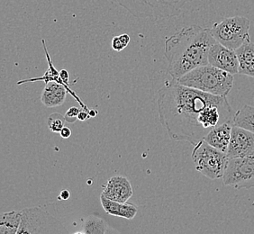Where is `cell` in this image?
<instances>
[{
    "label": "cell",
    "mask_w": 254,
    "mask_h": 234,
    "mask_svg": "<svg viewBox=\"0 0 254 234\" xmlns=\"http://www.w3.org/2000/svg\"><path fill=\"white\" fill-rule=\"evenodd\" d=\"M60 135L64 139H68L71 135V130L67 126H64V129L60 132Z\"/></svg>",
    "instance_id": "603a6c76"
},
{
    "label": "cell",
    "mask_w": 254,
    "mask_h": 234,
    "mask_svg": "<svg viewBox=\"0 0 254 234\" xmlns=\"http://www.w3.org/2000/svg\"><path fill=\"white\" fill-rule=\"evenodd\" d=\"M85 234L84 233H80V232H78V233H75V234Z\"/></svg>",
    "instance_id": "f1b7e54d"
},
{
    "label": "cell",
    "mask_w": 254,
    "mask_h": 234,
    "mask_svg": "<svg viewBox=\"0 0 254 234\" xmlns=\"http://www.w3.org/2000/svg\"><path fill=\"white\" fill-rule=\"evenodd\" d=\"M254 154V133L234 125L226 152L228 159H237Z\"/></svg>",
    "instance_id": "9c48e42d"
},
{
    "label": "cell",
    "mask_w": 254,
    "mask_h": 234,
    "mask_svg": "<svg viewBox=\"0 0 254 234\" xmlns=\"http://www.w3.org/2000/svg\"><path fill=\"white\" fill-rule=\"evenodd\" d=\"M69 196H70V194H69V192H68V190H63L60 193L58 199L64 201L68 200V198H69Z\"/></svg>",
    "instance_id": "d4e9b609"
},
{
    "label": "cell",
    "mask_w": 254,
    "mask_h": 234,
    "mask_svg": "<svg viewBox=\"0 0 254 234\" xmlns=\"http://www.w3.org/2000/svg\"><path fill=\"white\" fill-rule=\"evenodd\" d=\"M157 103L161 124L171 140L194 146L215 127L233 122L235 116L226 97L202 92L176 80L159 90Z\"/></svg>",
    "instance_id": "6da1fadb"
},
{
    "label": "cell",
    "mask_w": 254,
    "mask_h": 234,
    "mask_svg": "<svg viewBox=\"0 0 254 234\" xmlns=\"http://www.w3.org/2000/svg\"><path fill=\"white\" fill-rule=\"evenodd\" d=\"M88 113H89L90 117H95L97 116V111H96V110H89Z\"/></svg>",
    "instance_id": "83f0119b"
},
{
    "label": "cell",
    "mask_w": 254,
    "mask_h": 234,
    "mask_svg": "<svg viewBox=\"0 0 254 234\" xmlns=\"http://www.w3.org/2000/svg\"><path fill=\"white\" fill-rule=\"evenodd\" d=\"M108 227L105 220L96 215H89L84 222L82 230L85 234H105Z\"/></svg>",
    "instance_id": "d6986e66"
},
{
    "label": "cell",
    "mask_w": 254,
    "mask_h": 234,
    "mask_svg": "<svg viewBox=\"0 0 254 234\" xmlns=\"http://www.w3.org/2000/svg\"><path fill=\"white\" fill-rule=\"evenodd\" d=\"M68 89L62 84L57 82H48L45 84L44 90L41 96V101L46 108H58L64 105Z\"/></svg>",
    "instance_id": "7c38bea8"
},
{
    "label": "cell",
    "mask_w": 254,
    "mask_h": 234,
    "mask_svg": "<svg viewBox=\"0 0 254 234\" xmlns=\"http://www.w3.org/2000/svg\"><path fill=\"white\" fill-rule=\"evenodd\" d=\"M42 44H43V47H44V53H45V56H46V58H47V61H48V64H49L48 69L46 70V72L44 73L43 77H40V78H30V79H25V80H21L19 82H17V85L27 83V82H34V81H44L45 84L48 83V82H52V81H54V82L62 84V85H64L65 88L68 89V92L70 93V95H72L74 98H76V99L78 100V102L79 103L82 107H83L84 109H86L87 108L84 106L83 103L81 102V101H80V99L78 98V97L75 95V93L70 89L69 86H68L67 84L64 83V80L62 79L61 76H60L59 71H58V70L55 68V67H54L53 59H52L51 56H50L49 53H48V49H47L46 44H45V40H42Z\"/></svg>",
    "instance_id": "5bb4252c"
},
{
    "label": "cell",
    "mask_w": 254,
    "mask_h": 234,
    "mask_svg": "<svg viewBox=\"0 0 254 234\" xmlns=\"http://www.w3.org/2000/svg\"><path fill=\"white\" fill-rule=\"evenodd\" d=\"M89 117H90L89 113L87 112V111H80L79 115H78V120L83 122V121H86L87 119H88Z\"/></svg>",
    "instance_id": "484cf974"
},
{
    "label": "cell",
    "mask_w": 254,
    "mask_h": 234,
    "mask_svg": "<svg viewBox=\"0 0 254 234\" xmlns=\"http://www.w3.org/2000/svg\"><path fill=\"white\" fill-rule=\"evenodd\" d=\"M100 203L105 212L113 216L122 217L125 219L132 220L135 217L138 209L136 206L129 203H121L117 201L110 200L101 194Z\"/></svg>",
    "instance_id": "9a60e30c"
},
{
    "label": "cell",
    "mask_w": 254,
    "mask_h": 234,
    "mask_svg": "<svg viewBox=\"0 0 254 234\" xmlns=\"http://www.w3.org/2000/svg\"><path fill=\"white\" fill-rule=\"evenodd\" d=\"M233 126H234V122H225L219 126L215 127V129H213L205 137L204 140L216 150L226 153L229 146Z\"/></svg>",
    "instance_id": "4fadbf2b"
},
{
    "label": "cell",
    "mask_w": 254,
    "mask_h": 234,
    "mask_svg": "<svg viewBox=\"0 0 254 234\" xmlns=\"http://www.w3.org/2000/svg\"><path fill=\"white\" fill-rule=\"evenodd\" d=\"M105 234H122L118 230L114 229L112 227H108V231H107V233Z\"/></svg>",
    "instance_id": "4316f807"
},
{
    "label": "cell",
    "mask_w": 254,
    "mask_h": 234,
    "mask_svg": "<svg viewBox=\"0 0 254 234\" xmlns=\"http://www.w3.org/2000/svg\"><path fill=\"white\" fill-rule=\"evenodd\" d=\"M120 6L140 19H169L181 15L187 3L193 0H116Z\"/></svg>",
    "instance_id": "277c9868"
},
{
    "label": "cell",
    "mask_w": 254,
    "mask_h": 234,
    "mask_svg": "<svg viewBox=\"0 0 254 234\" xmlns=\"http://www.w3.org/2000/svg\"><path fill=\"white\" fill-rule=\"evenodd\" d=\"M65 117L59 113L52 114L47 119V125L50 131L53 132H61L65 126Z\"/></svg>",
    "instance_id": "ffe728a7"
},
{
    "label": "cell",
    "mask_w": 254,
    "mask_h": 234,
    "mask_svg": "<svg viewBox=\"0 0 254 234\" xmlns=\"http://www.w3.org/2000/svg\"><path fill=\"white\" fill-rule=\"evenodd\" d=\"M79 112H80V110L76 107L68 108V111L65 113V116H64L66 122H69V123H74L77 120H78Z\"/></svg>",
    "instance_id": "7402d4cb"
},
{
    "label": "cell",
    "mask_w": 254,
    "mask_h": 234,
    "mask_svg": "<svg viewBox=\"0 0 254 234\" xmlns=\"http://www.w3.org/2000/svg\"><path fill=\"white\" fill-rule=\"evenodd\" d=\"M22 221V210L10 211L0 216V234H17Z\"/></svg>",
    "instance_id": "e0dca14e"
},
{
    "label": "cell",
    "mask_w": 254,
    "mask_h": 234,
    "mask_svg": "<svg viewBox=\"0 0 254 234\" xmlns=\"http://www.w3.org/2000/svg\"><path fill=\"white\" fill-rule=\"evenodd\" d=\"M210 31L217 43L235 51L251 40L250 20L245 16L227 17L212 25Z\"/></svg>",
    "instance_id": "5b68a950"
},
{
    "label": "cell",
    "mask_w": 254,
    "mask_h": 234,
    "mask_svg": "<svg viewBox=\"0 0 254 234\" xmlns=\"http://www.w3.org/2000/svg\"><path fill=\"white\" fill-rule=\"evenodd\" d=\"M132 186L128 178L123 176H115L103 185L102 195L108 199L127 203L132 195Z\"/></svg>",
    "instance_id": "8fae6325"
},
{
    "label": "cell",
    "mask_w": 254,
    "mask_h": 234,
    "mask_svg": "<svg viewBox=\"0 0 254 234\" xmlns=\"http://www.w3.org/2000/svg\"><path fill=\"white\" fill-rule=\"evenodd\" d=\"M224 185L235 189H250L254 187V154L250 156L228 159Z\"/></svg>",
    "instance_id": "ba28073f"
},
{
    "label": "cell",
    "mask_w": 254,
    "mask_h": 234,
    "mask_svg": "<svg viewBox=\"0 0 254 234\" xmlns=\"http://www.w3.org/2000/svg\"><path fill=\"white\" fill-rule=\"evenodd\" d=\"M191 157L195 170L202 175L212 180L223 178L228 162L226 153L216 150L202 140L194 146Z\"/></svg>",
    "instance_id": "8992f818"
},
{
    "label": "cell",
    "mask_w": 254,
    "mask_h": 234,
    "mask_svg": "<svg viewBox=\"0 0 254 234\" xmlns=\"http://www.w3.org/2000/svg\"><path fill=\"white\" fill-rule=\"evenodd\" d=\"M60 76H61V78H62V79L64 80V83L67 84L68 86H69V84H68L69 75H68V71H67L66 69H62V70L60 71Z\"/></svg>",
    "instance_id": "cb8c5ba5"
},
{
    "label": "cell",
    "mask_w": 254,
    "mask_h": 234,
    "mask_svg": "<svg viewBox=\"0 0 254 234\" xmlns=\"http://www.w3.org/2000/svg\"><path fill=\"white\" fill-rule=\"evenodd\" d=\"M239 61L238 74L254 78V44L251 40L235 50Z\"/></svg>",
    "instance_id": "2e32d148"
},
{
    "label": "cell",
    "mask_w": 254,
    "mask_h": 234,
    "mask_svg": "<svg viewBox=\"0 0 254 234\" xmlns=\"http://www.w3.org/2000/svg\"><path fill=\"white\" fill-rule=\"evenodd\" d=\"M234 125L242 127L254 133V107L245 105L235 113L233 119Z\"/></svg>",
    "instance_id": "ac0fdd59"
},
{
    "label": "cell",
    "mask_w": 254,
    "mask_h": 234,
    "mask_svg": "<svg viewBox=\"0 0 254 234\" xmlns=\"http://www.w3.org/2000/svg\"><path fill=\"white\" fill-rule=\"evenodd\" d=\"M208 62L215 68L235 75L239 71V61L235 50L226 48L215 42L212 45L208 54Z\"/></svg>",
    "instance_id": "30bf717a"
},
{
    "label": "cell",
    "mask_w": 254,
    "mask_h": 234,
    "mask_svg": "<svg viewBox=\"0 0 254 234\" xmlns=\"http://www.w3.org/2000/svg\"><path fill=\"white\" fill-rule=\"evenodd\" d=\"M17 234H68L63 223L45 210L30 207L22 210Z\"/></svg>",
    "instance_id": "52a82bcc"
},
{
    "label": "cell",
    "mask_w": 254,
    "mask_h": 234,
    "mask_svg": "<svg viewBox=\"0 0 254 234\" xmlns=\"http://www.w3.org/2000/svg\"><path fill=\"white\" fill-rule=\"evenodd\" d=\"M131 38L127 34H121L114 37L111 43L113 50L116 52H122L123 50L126 49L127 45L130 44Z\"/></svg>",
    "instance_id": "44dd1931"
},
{
    "label": "cell",
    "mask_w": 254,
    "mask_h": 234,
    "mask_svg": "<svg viewBox=\"0 0 254 234\" xmlns=\"http://www.w3.org/2000/svg\"><path fill=\"white\" fill-rule=\"evenodd\" d=\"M215 38L210 28L199 25L183 27L165 40L168 73L178 80L193 69L208 65V54Z\"/></svg>",
    "instance_id": "7a4b0ae2"
},
{
    "label": "cell",
    "mask_w": 254,
    "mask_h": 234,
    "mask_svg": "<svg viewBox=\"0 0 254 234\" xmlns=\"http://www.w3.org/2000/svg\"><path fill=\"white\" fill-rule=\"evenodd\" d=\"M176 81L202 92L226 97L234 86V75L208 64L193 69Z\"/></svg>",
    "instance_id": "3957f363"
}]
</instances>
